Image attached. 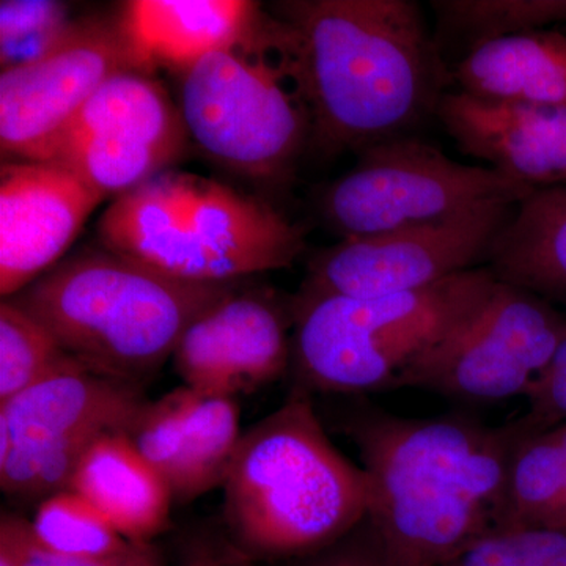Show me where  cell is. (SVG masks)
Returning a JSON list of instances; mask_svg holds the SVG:
<instances>
[{"label": "cell", "mask_w": 566, "mask_h": 566, "mask_svg": "<svg viewBox=\"0 0 566 566\" xmlns=\"http://www.w3.org/2000/svg\"><path fill=\"white\" fill-rule=\"evenodd\" d=\"M262 7L244 0H133L118 21L134 69L182 74L211 52L233 43Z\"/></svg>", "instance_id": "ac0fdd59"}, {"label": "cell", "mask_w": 566, "mask_h": 566, "mask_svg": "<svg viewBox=\"0 0 566 566\" xmlns=\"http://www.w3.org/2000/svg\"><path fill=\"white\" fill-rule=\"evenodd\" d=\"M188 136L163 85L125 70L82 107L46 161L61 164L104 200L118 199L177 161Z\"/></svg>", "instance_id": "7c38bea8"}, {"label": "cell", "mask_w": 566, "mask_h": 566, "mask_svg": "<svg viewBox=\"0 0 566 566\" xmlns=\"http://www.w3.org/2000/svg\"><path fill=\"white\" fill-rule=\"evenodd\" d=\"M516 205H495L447 221L352 238L312 256L304 296L381 297L420 292L490 259Z\"/></svg>", "instance_id": "8fae6325"}, {"label": "cell", "mask_w": 566, "mask_h": 566, "mask_svg": "<svg viewBox=\"0 0 566 566\" xmlns=\"http://www.w3.org/2000/svg\"><path fill=\"white\" fill-rule=\"evenodd\" d=\"M70 490L91 501L128 542L151 543L169 527L172 493L126 430L107 431L88 447Z\"/></svg>", "instance_id": "d6986e66"}, {"label": "cell", "mask_w": 566, "mask_h": 566, "mask_svg": "<svg viewBox=\"0 0 566 566\" xmlns=\"http://www.w3.org/2000/svg\"><path fill=\"white\" fill-rule=\"evenodd\" d=\"M181 77L186 132L210 158L251 180L282 185L312 144L296 33L263 10L233 43Z\"/></svg>", "instance_id": "8992f818"}, {"label": "cell", "mask_w": 566, "mask_h": 566, "mask_svg": "<svg viewBox=\"0 0 566 566\" xmlns=\"http://www.w3.org/2000/svg\"><path fill=\"white\" fill-rule=\"evenodd\" d=\"M526 419L488 427L461 416L364 411L345 422L368 483V520L409 566H444L504 527L506 480Z\"/></svg>", "instance_id": "6da1fadb"}, {"label": "cell", "mask_w": 566, "mask_h": 566, "mask_svg": "<svg viewBox=\"0 0 566 566\" xmlns=\"http://www.w3.org/2000/svg\"><path fill=\"white\" fill-rule=\"evenodd\" d=\"M292 562V566H409L390 553L368 517L334 545Z\"/></svg>", "instance_id": "f1b7e54d"}, {"label": "cell", "mask_w": 566, "mask_h": 566, "mask_svg": "<svg viewBox=\"0 0 566 566\" xmlns=\"http://www.w3.org/2000/svg\"><path fill=\"white\" fill-rule=\"evenodd\" d=\"M222 488L223 531L255 562L312 556L368 515L363 468L338 452L300 389L241 436Z\"/></svg>", "instance_id": "3957f363"}, {"label": "cell", "mask_w": 566, "mask_h": 566, "mask_svg": "<svg viewBox=\"0 0 566 566\" xmlns=\"http://www.w3.org/2000/svg\"><path fill=\"white\" fill-rule=\"evenodd\" d=\"M61 164L3 161L0 170V294L9 300L62 262L103 202Z\"/></svg>", "instance_id": "9a60e30c"}, {"label": "cell", "mask_w": 566, "mask_h": 566, "mask_svg": "<svg viewBox=\"0 0 566 566\" xmlns=\"http://www.w3.org/2000/svg\"><path fill=\"white\" fill-rule=\"evenodd\" d=\"M0 566H7L6 564H2V562H0Z\"/></svg>", "instance_id": "d6a6232c"}, {"label": "cell", "mask_w": 566, "mask_h": 566, "mask_svg": "<svg viewBox=\"0 0 566 566\" xmlns=\"http://www.w3.org/2000/svg\"><path fill=\"white\" fill-rule=\"evenodd\" d=\"M96 233L106 251L191 282L283 270L305 251L303 229L270 203L170 169L115 199Z\"/></svg>", "instance_id": "5b68a950"}, {"label": "cell", "mask_w": 566, "mask_h": 566, "mask_svg": "<svg viewBox=\"0 0 566 566\" xmlns=\"http://www.w3.org/2000/svg\"><path fill=\"white\" fill-rule=\"evenodd\" d=\"M566 337V316L536 294L495 282L485 301L411 368L400 387L499 401L527 397Z\"/></svg>", "instance_id": "30bf717a"}, {"label": "cell", "mask_w": 566, "mask_h": 566, "mask_svg": "<svg viewBox=\"0 0 566 566\" xmlns=\"http://www.w3.org/2000/svg\"><path fill=\"white\" fill-rule=\"evenodd\" d=\"M444 566H566V527L501 528Z\"/></svg>", "instance_id": "4316f807"}, {"label": "cell", "mask_w": 566, "mask_h": 566, "mask_svg": "<svg viewBox=\"0 0 566 566\" xmlns=\"http://www.w3.org/2000/svg\"><path fill=\"white\" fill-rule=\"evenodd\" d=\"M431 7L439 31L461 40L465 52L486 41L566 24V0H438Z\"/></svg>", "instance_id": "603a6c76"}, {"label": "cell", "mask_w": 566, "mask_h": 566, "mask_svg": "<svg viewBox=\"0 0 566 566\" xmlns=\"http://www.w3.org/2000/svg\"><path fill=\"white\" fill-rule=\"evenodd\" d=\"M357 155L356 166L319 197L324 223L342 240L517 205L534 193L490 167L453 161L416 136L382 142Z\"/></svg>", "instance_id": "ba28073f"}, {"label": "cell", "mask_w": 566, "mask_h": 566, "mask_svg": "<svg viewBox=\"0 0 566 566\" xmlns=\"http://www.w3.org/2000/svg\"><path fill=\"white\" fill-rule=\"evenodd\" d=\"M436 117L460 151L532 192L566 185V104L497 102L449 91Z\"/></svg>", "instance_id": "e0dca14e"}, {"label": "cell", "mask_w": 566, "mask_h": 566, "mask_svg": "<svg viewBox=\"0 0 566 566\" xmlns=\"http://www.w3.org/2000/svg\"><path fill=\"white\" fill-rule=\"evenodd\" d=\"M238 282L182 281L106 249L63 259L9 297L85 368L144 387Z\"/></svg>", "instance_id": "277c9868"}, {"label": "cell", "mask_w": 566, "mask_h": 566, "mask_svg": "<svg viewBox=\"0 0 566 566\" xmlns=\"http://www.w3.org/2000/svg\"><path fill=\"white\" fill-rule=\"evenodd\" d=\"M126 433L178 504L223 486L243 436L237 398L188 386L145 401Z\"/></svg>", "instance_id": "2e32d148"}, {"label": "cell", "mask_w": 566, "mask_h": 566, "mask_svg": "<svg viewBox=\"0 0 566 566\" xmlns=\"http://www.w3.org/2000/svg\"><path fill=\"white\" fill-rule=\"evenodd\" d=\"M486 268L499 282L566 304V185L536 191L516 205Z\"/></svg>", "instance_id": "44dd1931"}, {"label": "cell", "mask_w": 566, "mask_h": 566, "mask_svg": "<svg viewBox=\"0 0 566 566\" xmlns=\"http://www.w3.org/2000/svg\"><path fill=\"white\" fill-rule=\"evenodd\" d=\"M486 266L420 292L381 297H293V389L359 394L401 379L485 301Z\"/></svg>", "instance_id": "52a82bcc"}, {"label": "cell", "mask_w": 566, "mask_h": 566, "mask_svg": "<svg viewBox=\"0 0 566 566\" xmlns=\"http://www.w3.org/2000/svg\"><path fill=\"white\" fill-rule=\"evenodd\" d=\"M73 22L69 6L52 0H2L0 63L2 70L43 54Z\"/></svg>", "instance_id": "484cf974"}, {"label": "cell", "mask_w": 566, "mask_h": 566, "mask_svg": "<svg viewBox=\"0 0 566 566\" xmlns=\"http://www.w3.org/2000/svg\"><path fill=\"white\" fill-rule=\"evenodd\" d=\"M546 526L566 527V485L564 493H562L560 501H558L556 510H554Z\"/></svg>", "instance_id": "1f68e13d"}, {"label": "cell", "mask_w": 566, "mask_h": 566, "mask_svg": "<svg viewBox=\"0 0 566 566\" xmlns=\"http://www.w3.org/2000/svg\"><path fill=\"white\" fill-rule=\"evenodd\" d=\"M175 566H255L221 528H202L182 542Z\"/></svg>", "instance_id": "4dcf8cb0"}, {"label": "cell", "mask_w": 566, "mask_h": 566, "mask_svg": "<svg viewBox=\"0 0 566 566\" xmlns=\"http://www.w3.org/2000/svg\"><path fill=\"white\" fill-rule=\"evenodd\" d=\"M457 91L528 104H566V35L536 31L486 41L452 69Z\"/></svg>", "instance_id": "ffe728a7"}, {"label": "cell", "mask_w": 566, "mask_h": 566, "mask_svg": "<svg viewBox=\"0 0 566 566\" xmlns=\"http://www.w3.org/2000/svg\"><path fill=\"white\" fill-rule=\"evenodd\" d=\"M293 297L240 289L182 334L174 365L185 386L237 398L281 379L292 368Z\"/></svg>", "instance_id": "5bb4252c"}, {"label": "cell", "mask_w": 566, "mask_h": 566, "mask_svg": "<svg viewBox=\"0 0 566 566\" xmlns=\"http://www.w3.org/2000/svg\"><path fill=\"white\" fill-rule=\"evenodd\" d=\"M144 387L93 374L81 363L0 403V488L20 501L70 490L88 447L126 430Z\"/></svg>", "instance_id": "9c48e42d"}, {"label": "cell", "mask_w": 566, "mask_h": 566, "mask_svg": "<svg viewBox=\"0 0 566 566\" xmlns=\"http://www.w3.org/2000/svg\"><path fill=\"white\" fill-rule=\"evenodd\" d=\"M31 526L41 545L62 556H115L132 545L91 501L73 490L41 501Z\"/></svg>", "instance_id": "d4e9b609"}, {"label": "cell", "mask_w": 566, "mask_h": 566, "mask_svg": "<svg viewBox=\"0 0 566 566\" xmlns=\"http://www.w3.org/2000/svg\"><path fill=\"white\" fill-rule=\"evenodd\" d=\"M527 424L510 463L502 528L546 526L566 485V423Z\"/></svg>", "instance_id": "7402d4cb"}, {"label": "cell", "mask_w": 566, "mask_h": 566, "mask_svg": "<svg viewBox=\"0 0 566 566\" xmlns=\"http://www.w3.org/2000/svg\"><path fill=\"white\" fill-rule=\"evenodd\" d=\"M125 70L136 69L118 18L73 20L39 57L2 70L0 148L6 161H46L82 107Z\"/></svg>", "instance_id": "4fadbf2b"}, {"label": "cell", "mask_w": 566, "mask_h": 566, "mask_svg": "<svg viewBox=\"0 0 566 566\" xmlns=\"http://www.w3.org/2000/svg\"><path fill=\"white\" fill-rule=\"evenodd\" d=\"M77 364L54 335L13 301L0 304V403Z\"/></svg>", "instance_id": "cb8c5ba5"}, {"label": "cell", "mask_w": 566, "mask_h": 566, "mask_svg": "<svg viewBox=\"0 0 566 566\" xmlns=\"http://www.w3.org/2000/svg\"><path fill=\"white\" fill-rule=\"evenodd\" d=\"M273 10L296 33L311 145L326 155L412 136L453 82L411 0H292Z\"/></svg>", "instance_id": "7a4b0ae2"}, {"label": "cell", "mask_w": 566, "mask_h": 566, "mask_svg": "<svg viewBox=\"0 0 566 566\" xmlns=\"http://www.w3.org/2000/svg\"><path fill=\"white\" fill-rule=\"evenodd\" d=\"M526 398V419L536 430L566 423V337Z\"/></svg>", "instance_id": "f546056e"}, {"label": "cell", "mask_w": 566, "mask_h": 566, "mask_svg": "<svg viewBox=\"0 0 566 566\" xmlns=\"http://www.w3.org/2000/svg\"><path fill=\"white\" fill-rule=\"evenodd\" d=\"M0 562L7 566H167L153 543H132L115 556H62L41 545L31 521L7 512L0 516Z\"/></svg>", "instance_id": "83f0119b"}]
</instances>
